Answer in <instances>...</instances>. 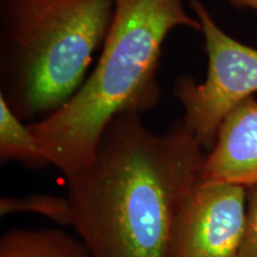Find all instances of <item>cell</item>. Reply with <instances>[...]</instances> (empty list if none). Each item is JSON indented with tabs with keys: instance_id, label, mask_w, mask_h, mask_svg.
Instances as JSON below:
<instances>
[{
	"instance_id": "5b68a950",
	"label": "cell",
	"mask_w": 257,
	"mask_h": 257,
	"mask_svg": "<svg viewBox=\"0 0 257 257\" xmlns=\"http://www.w3.org/2000/svg\"><path fill=\"white\" fill-rule=\"evenodd\" d=\"M246 205V187L201 182L180 212L170 257H239Z\"/></svg>"
},
{
	"instance_id": "ba28073f",
	"label": "cell",
	"mask_w": 257,
	"mask_h": 257,
	"mask_svg": "<svg viewBox=\"0 0 257 257\" xmlns=\"http://www.w3.org/2000/svg\"><path fill=\"white\" fill-rule=\"evenodd\" d=\"M0 157L3 162H18L34 168L49 165L40 142L31 131L30 125H24L0 94Z\"/></svg>"
},
{
	"instance_id": "277c9868",
	"label": "cell",
	"mask_w": 257,
	"mask_h": 257,
	"mask_svg": "<svg viewBox=\"0 0 257 257\" xmlns=\"http://www.w3.org/2000/svg\"><path fill=\"white\" fill-rule=\"evenodd\" d=\"M189 5L204 34L207 75L201 83L182 76L174 94L184 107L182 120L210 152L227 113L257 92V49L221 30L201 0H189Z\"/></svg>"
},
{
	"instance_id": "7a4b0ae2",
	"label": "cell",
	"mask_w": 257,
	"mask_h": 257,
	"mask_svg": "<svg viewBox=\"0 0 257 257\" xmlns=\"http://www.w3.org/2000/svg\"><path fill=\"white\" fill-rule=\"evenodd\" d=\"M179 27L201 31L184 0H114L100 59L62 107L29 124L49 165L67 181L94 162L105 130L124 113H142L160 100L163 42Z\"/></svg>"
},
{
	"instance_id": "9c48e42d",
	"label": "cell",
	"mask_w": 257,
	"mask_h": 257,
	"mask_svg": "<svg viewBox=\"0 0 257 257\" xmlns=\"http://www.w3.org/2000/svg\"><path fill=\"white\" fill-rule=\"evenodd\" d=\"M36 213L49 218L56 224L72 226L73 208L68 198L49 194H30L17 198H2L0 214Z\"/></svg>"
},
{
	"instance_id": "6da1fadb",
	"label": "cell",
	"mask_w": 257,
	"mask_h": 257,
	"mask_svg": "<svg viewBox=\"0 0 257 257\" xmlns=\"http://www.w3.org/2000/svg\"><path fill=\"white\" fill-rule=\"evenodd\" d=\"M204 147L184 120L163 134L115 117L93 165L68 181L72 226L93 257H170L182 207L201 184Z\"/></svg>"
},
{
	"instance_id": "30bf717a",
	"label": "cell",
	"mask_w": 257,
	"mask_h": 257,
	"mask_svg": "<svg viewBox=\"0 0 257 257\" xmlns=\"http://www.w3.org/2000/svg\"><path fill=\"white\" fill-rule=\"evenodd\" d=\"M239 257H257V186L248 188L246 223Z\"/></svg>"
},
{
	"instance_id": "8992f818",
	"label": "cell",
	"mask_w": 257,
	"mask_h": 257,
	"mask_svg": "<svg viewBox=\"0 0 257 257\" xmlns=\"http://www.w3.org/2000/svg\"><path fill=\"white\" fill-rule=\"evenodd\" d=\"M202 184L257 186V99L234 106L221 121L214 146L206 154Z\"/></svg>"
},
{
	"instance_id": "3957f363",
	"label": "cell",
	"mask_w": 257,
	"mask_h": 257,
	"mask_svg": "<svg viewBox=\"0 0 257 257\" xmlns=\"http://www.w3.org/2000/svg\"><path fill=\"white\" fill-rule=\"evenodd\" d=\"M114 0H2L0 79L21 119L48 117L79 91Z\"/></svg>"
},
{
	"instance_id": "52a82bcc",
	"label": "cell",
	"mask_w": 257,
	"mask_h": 257,
	"mask_svg": "<svg viewBox=\"0 0 257 257\" xmlns=\"http://www.w3.org/2000/svg\"><path fill=\"white\" fill-rule=\"evenodd\" d=\"M0 257H93L86 244L59 229H12L0 238Z\"/></svg>"
},
{
	"instance_id": "8fae6325",
	"label": "cell",
	"mask_w": 257,
	"mask_h": 257,
	"mask_svg": "<svg viewBox=\"0 0 257 257\" xmlns=\"http://www.w3.org/2000/svg\"><path fill=\"white\" fill-rule=\"evenodd\" d=\"M236 9H252L257 11V0H229Z\"/></svg>"
}]
</instances>
